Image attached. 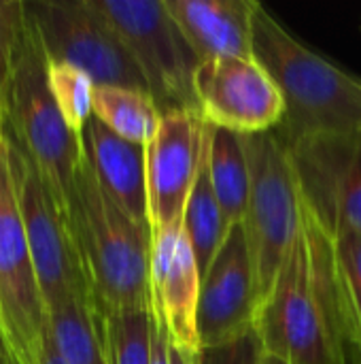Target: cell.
Listing matches in <instances>:
<instances>
[{
	"instance_id": "8",
	"label": "cell",
	"mask_w": 361,
	"mask_h": 364,
	"mask_svg": "<svg viewBox=\"0 0 361 364\" xmlns=\"http://www.w3.org/2000/svg\"><path fill=\"white\" fill-rule=\"evenodd\" d=\"M0 333L13 364L43 363L47 307L21 224L4 136L0 141Z\"/></svg>"
},
{
	"instance_id": "15",
	"label": "cell",
	"mask_w": 361,
	"mask_h": 364,
	"mask_svg": "<svg viewBox=\"0 0 361 364\" xmlns=\"http://www.w3.org/2000/svg\"><path fill=\"white\" fill-rule=\"evenodd\" d=\"M83 154L109 198L136 224L149 226L147 151L109 130L91 115L81 134Z\"/></svg>"
},
{
	"instance_id": "13",
	"label": "cell",
	"mask_w": 361,
	"mask_h": 364,
	"mask_svg": "<svg viewBox=\"0 0 361 364\" xmlns=\"http://www.w3.org/2000/svg\"><path fill=\"white\" fill-rule=\"evenodd\" d=\"M260 290L243 224H234L226 243L200 279L198 339L200 348L234 341L255 328Z\"/></svg>"
},
{
	"instance_id": "24",
	"label": "cell",
	"mask_w": 361,
	"mask_h": 364,
	"mask_svg": "<svg viewBox=\"0 0 361 364\" xmlns=\"http://www.w3.org/2000/svg\"><path fill=\"white\" fill-rule=\"evenodd\" d=\"M28 11L21 0H0V109L13 79L17 51L26 30Z\"/></svg>"
},
{
	"instance_id": "28",
	"label": "cell",
	"mask_w": 361,
	"mask_h": 364,
	"mask_svg": "<svg viewBox=\"0 0 361 364\" xmlns=\"http://www.w3.org/2000/svg\"><path fill=\"white\" fill-rule=\"evenodd\" d=\"M40 364H66L62 360V356L55 352V348L49 341V337H47V346H45V354H43V363Z\"/></svg>"
},
{
	"instance_id": "6",
	"label": "cell",
	"mask_w": 361,
	"mask_h": 364,
	"mask_svg": "<svg viewBox=\"0 0 361 364\" xmlns=\"http://www.w3.org/2000/svg\"><path fill=\"white\" fill-rule=\"evenodd\" d=\"M240 136L251 175L243 228L264 301L300 230V188L291 154L274 130Z\"/></svg>"
},
{
	"instance_id": "5",
	"label": "cell",
	"mask_w": 361,
	"mask_h": 364,
	"mask_svg": "<svg viewBox=\"0 0 361 364\" xmlns=\"http://www.w3.org/2000/svg\"><path fill=\"white\" fill-rule=\"evenodd\" d=\"M111 23L162 115L170 111H200L196 70L200 58L183 36L166 0H89Z\"/></svg>"
},
{
	"instance_id": "26",
	"label": "cell",
	"mask_w": 361,
	"mask_h": 364,
	"mask_svg": "<svg viewBox=\"0 0 361 364\" xmlns=\"http://www.w3.org/2000/svg\"><path fill=\"white\" fill-rule=\"evenodd\" d=\"M170 348H172L170 335H168L166 326L157 320V328H155V337H153V364H170Z\"/></svg>"
},
{
	"instance_id": "12",
	"label": "cell",
	"mask_w": 361,
	"mask_h": 364,
	"mask_svg": "<svg viewBox=\"0 0 361 364\" xmlns=\"http://www.w3.org/2000/svg\"><path fill=\"white\" fill-rule=\"evenodd\" d=\"M211 124L200 111H170L147 151V194L151 230H166L183 220L187 198L209 151Z\"/></svg>"
},
{
	"instance_id": "10",
	"label": "cell",
	"mask_w": 361,
	"mask_h": 364,
	"mask_svg": "<svg viewBox=\"0 0 361 364\" xmlns=\"http://www.w3.org/2000/svg\"><path fill=\"white\" fill-rule=\"evenodd\" d=\"M285 145V143H283ZM304 205L330 232L361 235V132L287 147Z\"/></svg>"
},
{
	"instance_id": "9",
	"label": "cell",
	"mask_w": 361,
	"mask_h": 364,
	"mask_svg": "<svg viewBox=\"0 0 361 364\" xmlns=\"http://www.w3.org/2000/svg\"><path fill=\"white\" fill-rule=\"evenodd\" d=\"M26 9L49 62L79 68L96 85L149 94L126 45L89 0H36Z\"/></svg>"
},
{
	"instance_id": "23",
	"label": "cell",
	"mask_w": 361,
	"mask_h": 364,
	"mask_svg": "<svg viewBox=\"0 0 361 364\" xmlns=\"http://www.w3.org/2000/svg\"><path fill=\"white\" fill-rule=\"evenodd\" d=\"M47 79L64 122L77 136H81L83 128L94 115L96 83L83 70L49 60H47Z\"/></svg>"
},
{
	"instance_id": "30",
	"label": "cell",
	"mask_w": 361,
	"mask_h": 364,
	"mask_svg": "<svg viewBox=\"0 0 361 364\" xmlns=\"http://www.w3.org/2000/svg\"><path fill=\"white\" fill-rule=\"evenodd\" d=\"M264 364H289V363H285L283 358H279V356H274V354H266V356H264Z\"/></svg>"
},
{
	"instance_id": "16",
	"label": "cell",
	"mask_w": 361,
	"mask_h": 364,
	"mask_svg": "<svg viewBox=\"0 0 361 364\" xmlns=\"http://www.w3.org/2000/svg\"><path fill=\"white\" fill-rule=\"evenodd\" d=\"M170 15L200 58H253L255 0H166Z\"/></svg>"
},
{
	"instance_id": "17",
	"label": "cell",
	"mask_w": 361,
	"mask_h": 364,
	"mask_svg": "<svg viewBox=\"0 0 361 364\" xmlns=\"http://www.w3.org/2000/svg\"><path fill=\"white\" fill-rule=\"evenodd\" d=\"M330 243L343 363L361 364V235L338 230L330 235Z\"/></svg>"
},
{
	"instance_id": "3",
	"label": "cell",
	"mask_w": 361,
	"mask_h": 364,
	"mask_svg": "<svg viewBox=\"0 0 361 364\" xmlns=\"http://www.w3.org/2000/svg\"><path fill=\"white\" fill-rule=\"evenodd\" d=\"M0 115L2 132L34 162L70 222V196L83 160V141L68 128L53 100L47 79V55L30 15Z\"/></svg>"
},
{
	"instance_id": "2",
	"label": "cell",
	"mask_w": 361,
	"mask_h": 364,
	"mask_svg": "<svg viewBox=\"0 0 361 364\" xmlns=\"http://www.w3.org/2000/svg\"><path fill=\"white\" fill-rule=\"evenodd\" d=\"M68 215L98 311L153 309V230L130 220L109 198L85 154L77 168Z\"/></svg>"
},
{
	"instance_id": "21",
	"label": "cell",
	"mask_w": 361,
	"mask_h": 364,
	"mask_svg": "<svg viewBox=\"0 0 361 364\" xmlns=\"http://www.w3.org/2000/svg\"><path fill=\"white\" fill-rule=\"evenodd\" d=\"M181 226H183V232L194 250V256H196V262H198V269L202 275L211 267V262L215 260L217 252L221 250V245L226 243V239L232 230V224L226 218V213L213 192L206 158H204L200 175L194 183V190L187 198Z\"/></svg>"
},
{
	"instance_id": "25",
	"label": "cell",
	"mask_w": 361,
	"mask_h": 364,
	"mask_svg": "<svg viewBox=\"0 0 361 364\" xmlns=\"http://www.w3.org/2000/svg\"><path fill=\"white\" fill-rule=\"evenodd\" d=\"M264 343L253 328L234 341L200 348L196 354V364H264Z\"/></svg>"
},
{
	"instance_id": "11",
	"label": "cell",
	"mask_w": 361,
	"mask_h": 364,
	"mask_svg": "<svg viewBox=\"0 0 361 364\" xmlns=\"http://www.w3.org/2000/svg\"><path fill=\"white\" fill-rule=\"evenodd\" d=\"M194 87L198 109L211 126L257 134L270 132L283 122V96L255 58L200 62Z\"/></svg>"
},
{
	"instance_id": "4",
	"label": "cell",
	"mask_w": 361,
	"mask_h": 364,
	"mask_svg": "<svg viewBox=\"0 0 361 364\" xmlns=\"http://www.w3.org/2000/svg\"><path fill=\"white\" fill-rule=\"evenodd\" d=\"M255 331L266 354L285 363L340 364L302 222L270 292L260 305Z\"/></svg>"
},
{
	"instance_id": "27",
	"label": "cell",
	"mask_w": 361,
	"mask_h": 364,
	"mask_svg": "<svg viewBox=\"0 0 361 364\" xmlns=\"http://www.w3.org/2000/svg\"><path fill=\"white\" fill-rule=\"evenodd\" d=\"M196 354L194 352H185V350L172 346L170 348V364H196Z\"/></svg>"
},
{
	"instance_id": "19",
	"label": "cell",
	"mask_w": 361,
	"mask_h": 364,
	"mask_svg": "<svg viewBox=\"0 0 361 364\" xmlns=\"http://www.w3.org/2000/svg\"><path fill=\"white\" fill-rule=\"evenodd\" d=\"M206 166L213 183V192L230 220V224H243L249 205V160L243 136L238 132L211 126Z\"/></svg>"
},
{
	"instance_id": "29",
	"label": "cell",
	"mask_w": 361,
	"mask_h": 364,
	"mask_svg": "<svg viewBox=\"0 0 361 364\" xmlns=\"http://www.w3.org/2000/svg\"><path fill=\"white\" fill-rule=\"evenodd\" d=\"M0 364H13L11 356H9V350H6V343L2 339V333H0Z\"/></svg>"
},
{
	"instance_id": "18",
	"label": "cell",
	"mask_w": 361,
	"mask_h": 364,
	"mask_svg": "<svg viewBox=\"0 0 361 364\" xmlns=\"http://www.w3.org/2000/svg\"><path fill=\"white\" fill-rule=\"evenodd\" d=\"M47 337L66 364H106L102 318L89 296H74L49 311Z\"/></svg>"
},
{
	"instance_id": "31",
	"label": "cell",
	"mask_w": 361,
	"mask_h": 364,
	"mask_svg": "<svg viewBox=\"0 0 361 364\" xmlns=\"http://www.w3.org/2000/svg\"><path fill=\"white\" fill-rule=\"evenodd\" d=\"M0 141H2V115H0Z\"/></svg>"
},
{
	"instance_id": "20",
	"label": "cell",
	"mask_w": 361,
	"mask_h": 364,
	"mask_svg": "<svg viewBox=\"0 0 361 364\" xmlns=\"http://www.w3.org/2000/svg\"><path fill=\"white\" fill-rule=\"evenodd\" d=\"M94 117L121 139L143 147L153 141L162 124V111L149 94L115 85H96Z\"/></svg>"
},
{
	"instance_id": "14",
	"label": "cell",
	"mask_w": 361,
	"mask_h": 364,
	"mask_svg": "<svg viewBox=\"0 0 361 364\" xmlns=\"http://www.w3.org/2000/svg\"><path fill=\"white\" fill-rule=\"evenodd\" d=\"M200 269L194 250L177 224L153 232L151 247V299L153 314L166 326L172 346L185 352H198V299H200Z\"/></svg>"
},
{
	"instance_id": "7",
	"label": "cell",
	"mask_w": 361,
	"mask_h": 364,
	"mask_svg": "<svg viewBox=\"0 0 361 364\" xmlns=\"http://www.w3.org/2000/svg\"><path fill=\"white\" fill-rule=\"evenodd\" d=\"M9 168L17 194L19 215L47 314L74 296H91L87 275L68 218L57 207L34 162L4 132Z\"/></svg>"
},
{
	"instance_id": "1",
	"label": "cell",
	"mask_w": 361,
	"mask_h": 364,
	"mask_svg": "<svg viewBox=\"0 0 361 364\" xmlns=\"http://www.w3.org/2000/svg\"><path fill=\"white\" fill-rule=\"evenodd\" d=\"M253 58L283 96L274 134L285 147L361 132V79L300 43L262 2L253 13Z\"/></svg>"
},
{
	"instance_id": "22",
	"label": "cell",
	"mask_w": 361,
	"mask_h": 364,
	"mask_svg": "<svg viewBox=\"0 0 361 364\" xmlns=\"http://www.w3.org/2000/svg\"><path fill=\"white\" fill-rule=\"evenodd\" d=\"M106 364H153V309L100 311Z\"/></svg>"
}]
</instances>
